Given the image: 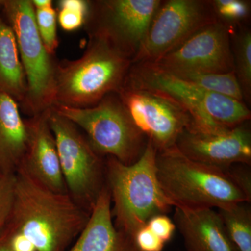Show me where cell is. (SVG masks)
Instances as JSON below:
<instances>
[{
	"mask_svg": "<svg viewBox=\"0 0 251 251\" xmlns=\"http://www.w3.org/2000/svg\"><path fill=\"white\" fill-rule=\"evenodd\" d=\"M89 217L68 193L53 192L16 173L14 209L6 227L25 238L36 251H65Z\"/></svg>",
	"mask_w": 251,
	"mask_h": 251,
	"instance_id": "1",
	"label": "cell"
},
{
	"mask_svg": "<svg viewBox=\"0 0 251 251\" xmlns=\"http://www.w3.org/2000/svg\"><path fill=\"white\" fill-rule=\"evenodd\" d=\"M156 166L160 184L175 206L219 209L251 202V176L247 172L193 161L176 146L158 151Z\"/></svg>",
	"mask_w": 251,
	"mask_h": 251,
	"instance_id": "2",
	"label": "cell"
},
{
	"mask_svg": "<svg viewBox=\"0 0 251 251\" xmlns=\"http://www.w3.org/2000/svg\"><path fill=\"white\" fill-rule=\"evenodd\" d=\"M157 153L148 140L141 156L132 164H124L111 156L105 162V184L114 204V223L131 238L153 216L166 214L175 207L158 180Z\"/></svg>",
	"mask_w": 251,
	"mask_h": 251,
	"instance_id": "3",
	"label": "cell"
},
{
	"mask_svg": "<svg viewBox=\"0 0 251 251\" xmlns=\"http://www.w3.org/2000/svg\"><path fill=\"white\" fill-rule=\"evenodd\" d=\"M131 66V59L108 41L89 35L82 57L57 62L54 105H95L108 94L119 92Z\"/></svg>",
	"mask_w": 251,
	"mask_h": 251,
	"instance_id": "4",
	"label": "cell"
},
{
	"mask_svg": "<svg viewBox=\"0 0 251 251\" xmlns=\"http://www.w3.org/2000/svg\"><path fill=\"white\" fill-rule=\"evenodd\" d=\"M123 85L166 96L188 112L190 126L200 129L234 128L251 117L244 102L204 90L152 63L132 64Z\"/></svg>",
	"mask_w": 251,
	"mask_h": 251,
	"instance_id": "5",
	"label": "cell"
},
{
	"mask_svg": "<svg viewBox=\"0 0 251 251\" xmlns=\"http://www.w3.org/2000/svg\"><path fill=\"white\" fill-rule=\"evenodd\" d=\"M0 4L16 36L27 80V94L20 109L35 116L54 106L57 62L41 40L31 0H0Z\"/></svg>",
	"mask_w": 251,
	"mask_h": 251,
	"instance_id": "6",
	"label": "cell"
},
{
	"mask_svg": "<svg viewBox=\"0 0 251 251\" xmlns=\"http://www.w3.org/2000/svg\"><path fill=\"white\" fill-rule=\"evenodd\" d=\"M52 108L84 130L99 155L113 157L124 164L136 161L148 143L117 93L108 94L89 108L55 105Z\"/></svg>",
	"mask_w": 251,
	"mask_h": 251,
	"instance_id": "7",
	"label": "cell"
},
{
	"mask_svg": "<svg viewBox=\"0 0 251 251\" xmlns=\"http://www.w3.org/2000/svg\"><path fill=\"white\" fill-rule=\"evenodd\" d=\"M49 121L68 194L90 214L105 186V163L80 128L52 108Z\"/></svg>",
	"mask_w": 251,
	"mask_h": 251,
	"instance_id": "8",
	"label": "cell"
},
{
	"mask_svg": "<svg viewBox=\"0 0 251 251\" xmlns=\"http://www.w3.org/2000/svg\"><path fill=\"white\" fill-rule=\"evenodd\" d=\"M161 1H89L84 27L88 35L103 38L132 61L139 52Z\"/></svg>",
	"mask_w": 251,
	"mask_h": 251,
	"instance_id": "9",
	"label": "cell"
},
{
	"mask_svg": "<svg viewBox=\"0 0 251 251\" xmlns=\"http://www.w3.org/2000/svg\"><path fill=\"white\" fill-rule=\"evenodd\" d=\"M218 20L211 1H161L132 64L156 62L196 31Z\"/></svg>",
	"mask_w": 251,
	"mask_h": 251,
	"instance_id": "10",
	"label": "cell"
},
{
	"mask_svg": "<svg viewBox=\"0 0 251 251\" xmlns=\"http://www.w3.org/2000/svg\"><path fill=\"white\" fill-rule=\"evenodd\" d=\"M117 94L137 128L158 151L175 146L192 125L188 112L163 94L126 85Z\"/></svg>",
	"mask_w": 251,
	"mask_h": 251,
	"instance_id": "11",
	"label": "cell"
},
{
	"mask_svg": "<svg viewBox=\"0 0 251 251\" xmlns=\"http://www.w3.org/2000/svg\"><path fill=\"white\" fill-rule=\"evenodd\" d=\"M231 46L227 25L218 20L152 64L170 72L226 74L234 72Z\"/></svg>",
	"mask_w": 251,
	"mask_h": 251,
	"instance_id": "12",
	"label": "cell"
},
{
	"mask_svg": "<svg viewBox=\"0 0 251 251\" xmlns=\"http://www.w3.org/2000/svg\"><path fill=\"white\" fill-rule=\"evenodd\" d=\"M175 146L193 161L222 169L251 163V131L244 124L209 130L189 126Z\"/></svg>",
	"mask_w": 251,
	"mask_h": 251,
	"instance_id": "13",
	"label": "cell"
},
{
	"mask_svg": "<svg viewBox=\"0 0 251 251\" xmlns=\"http://www.w3.org/2000/svg\"><path fill=\"white\" fill-rule=\"evenodd\" d=\"M50 110L26 119L27 150L18 172L58 193H68L59 163L53 133L50 127Z\"/></svg>",
	"mask_w": 251,
	"mask_h": 251,
	"instance_id": "14",
	"label": "cell"
},
{
	"mask_svg": "<svg viewBox=\"0 0 251 251\" xmlns=\"http://www.w3.org/2000/svg\"><path fill=\"white\" fill-rule=\"evenodd\" d=\"M174 208V223L187 251H239L217 211L206 207Z\"/></svg>",
	"mask_w": 251,
	"mask_h": 251,
	"instance_id": "15",
	"label": "cell"
},
{
	"mask_svg": "<svg viewBox=\"0 0 251 251\" xmlns=\"http://www.w3.org/2000/svg\"><path fill=\"white\" fill-rule=\"evenodd\" d=\"M69 251H140L133 239L115 226L111 197L106 184L87 224Z\"/></svg>",
	"mask_w": 251,
	"mask_h": 251,
	"instance_id": "16",
	"label": "cell"
},
{
	"mask_svg": "<svg viewBox=\"0 0 251 251\" xmlns=\"http://www.w3.org/2000/svg\"><path fill=\"white\" fill-rule=\"evenodd\" d=\"M19 104L0 93V171L16 174L27 150V124L21 115Z\"/></svg>",
	"mask_w": 251,
	"mask_h": 251,
	"instance_id": "17",
	"label": "cell"
},
{
	"mask_svg": "<svg viewBox=\"0 0 251 251\" xmlns=\"http://www.w3.org/2000/svg\"><path fill=\"white\" fill-rule=\"evenodd\" d=\"M27 90L16 36L3 16L0 4V93L9 95L20 107L25 99Z\"/></svg>",
	"mask_w": 251,
	"mask_h": 251,
	"instance_id": "18",
	"label": "cell"
},
{
	"mask_svg": "<svg viewBox=\"0 0 251 251\" xmlns=\"http://www.w3.org/2000/svg\"><path fill=\"white\" fill-rule=\"evenodd\" d=\"M250 202H240L217 209L229 239L239 251H251Z\"/></svg>",
	"mask_w": 251,
	"mask_h": 251,
	"instance_id": "19",
	"label": "cell"
},
{
	"mask_svg": "<svg viewBox=\"0 0 251 251\" xmlns=\"http://www.w3.org/2000/svg\"><path fill=\"white\" fill-rule=\"evenodd\" d=\"M171 73L179 78L199 86L204 90L227 96L244 102L242 90L234 72L226 74L191 72Z\"/></svg>",
	"mask_w": 251,
	"mask_h": 251,
	"instance_id": "20",
	"label": "cell"
},
{
	"mask_svg": "<svg viewBox=\"0 0 251 251\" xmlns=\"http://www.w3.org/2000/svg\"><path fill=\"white\" fill-rule=\"evenodd\" d=\"M232 52L234 72L244 100L250 102L251 94V32L243 29L234 36Z\"/></svg>",
	"mask_w": 251,
	"mask_h": 251,
	"instance_id": "21",
	"label": "cell"
},
{
	"mask_svg": "<svg viewBox=\"0 0 251 251\" xmlns=\"http://www.w3.org/2000/svg\"><path fill=\"white\" fill-rule=\"evenodd\" d=\"M89 7V1L60 0L57 11V22L64 31H76L85 26Z\"/></svg>",
	"mask_w": 251,
	"mask_h": 251,
	"instance_id": "22",
	"label": "cell"
},
{
	"mask_svg": "<svg viewBox=\"0 0 251 251\" xmlns=\"http://www.w3.org/2000/svg\"><path fill=\"white\" fill-rule=\"evenodd\" d=\"M36 26L46 50L54 55L59 46L57 36V14L53 6L45 9H34Z\"/></svg>",
	"mask_w": 251,
	"mask_h": 251,
	"instance_id": "23",
	"label": "cell"
},
{
	"mask_svg": "<svg viewBox=\"0 0 251 251\" xmlns=\"http://www.w3.org/2000/svg\"><path fill=\"white\" fill-rule=\"evenodd\" d=\"M16 174L0 176V234L9 224L16 196Z\"/></svg>",
	"mask_w": 251,
	"mask_h": 251,
	"instance_id": "24",
	"label": "cell"
},
{
	"mask_svg": "<svg viewBox=\"0 0 251 251\" xmlns=\"http://www.w3.org/2000/svg\"><path fill=\"white\" fill-rule=\"evenodd\" d=\"M211 4L219 20H224L225 23L240 22L249 15V3L242 0H215Z\"/></svg>",
	"mask_w": 251,
	"mask_h": 251,
	"instance_id": "25",
	"label": "cell"
},
{
	"mask_svg": "<svg viewBox=\"0 0 251 251\" xmlns=\"http://www.w3.org/2000/svg\"><path fill=\"white\" fill-rule=\"evenodd\" d=\"M132 239L140 251H161L166 244L146 225L138 229Z\"/></svg>",
	"mask_w": 251,
	"mask_h": 251,
	"instance_id": "26",
	"label": "cell"
},
{
	"mask_svg": "<svg viewBox=\"0 0 251 251\" xmlns=\"http://www.w3.org/2000/svg\"><path fill=\"white\" fill-rule=\"evenodd\" d=\"M146 226L165 243L171 240L176 229L175 223L166 214L153 216Z\"/></svg>",
	"mask_w": 251,
	"mask_h": 251,
	"instance_id": "27",
	"label": "cell"
},
{
	"mask_svg": "<svg viewBox=\"0 0 251 251\" xmlns=\"http://www.w3.org/2000/svg\"><path fill=\"white\" fill-rule=\"evenodd\" d=\"M34 9H45L52 6V1L51 0H31Z\"/></svg>",
	"mask_w": 251,
	"mask_h": 251,
	"instance_id": "28",
	"label": "cell"
},
{
	"mask_svg": "<svg viewBox=\"0 0 251 251\" xmlns=\"http://www.w3.org/2000/svg\"><path fill=\"white\" fill-rule=\"evenodd\" d=\"M0 251H13L1 234H0Z\"/></svg>",
	"mask_w": 251,
	"mask_h": 251,
	"instance_id": "29",
	"label": "cell"
},
{
	"mask_svg": "<svg viewBox=\"0 0 251 251\" xmlns=\"http://www.w3.org/2000/svg\"><path fill=\"white\" fill-rule=\"evenodd\" d=\"M4 175V174H2V173H1V172L0 171V176H1V175Z\"/></svg>",
	"mask_w": 251,
	"mask_h": 251,
	"instance_id": "30",
	"label": "cell"
}]
</instances>
